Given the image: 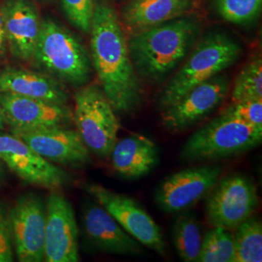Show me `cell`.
Returning a JSON list of instances; mask_svg holds the SVG:
<instances>
[{
    "mask_svg": "<svg viewBox=\"0 0 262 262\" xmlns=\"http://www.w3.org/2000/svg\"><path fill=\"white\" fill-rule=\"evenodd\" d=\"M200 33V20L187 15L133 32L127 46L138 77L161 82L184 61Z\"/></svg>",
    "mask_w": 262,
    "mask_h": 262,
    "instance_id": "obj_2",
    "label": "cell"
},
{
    "mask_svg": "<svg viewBox=\"0 0 262 262\" xmlns=\"http://www.w3.org/2000/svg\"><path fill=\"white\" fill-rule=\"evenodd\" d=\"M261 140L262 128L221 114L187 139L181 158L187 161L226 159L253 149Z\"/></svg>",
    "mask_w": 262,
    "mask_h": 262,
    "instance_id": "obj_5",
    "label": "cell"
},
{
    "mask_svg": "<svg viewBox=\"0 0 262 262\" xmlns=\"http://www.w3.org/2000/svg\"><path fill=\"white\" fill-rule=\"evenodd\" d=\"M7 40H6V33H5V28H4V21L2 13L0 10V60H2L6 54H7Z\"/></svg>",
    "mask_w": 262,
    "mask_h": 262,
    "instance_id": "obj_29",
    "label": "cell"
},
{
    "mask_svg": "<svg viewBox=\"0 0 262 262\" xmlns=\"http://www.w3.org/2000/svg\"><path fill=\"white\" fill-rule=\"evenodd\" d=\"M234 261L262 260V225L257 219L250 217L235 229Z\"/></svg>",
    "mask_w": 262,
    "mask_h": 262,
    "instance_id": "obj_22",
    "label": "cell"
},
{
    "mask_svg": "<svg viewBox=\"0 0 262 262\" xmlns=\"http://www.w3.org/2000/svg\"><path fill=\"white\" fill-rule=\"evenodd\" d=\"M108 158L119 176L137 179L149 174L158 165L159 150L146 136L132 134L116 141Z\"/></svg>",
    "mask_w": 262,
    "mask_h": 262,
    "instance_id": "obj_19",
    "label": "cell"
},
{
    "mask_svg": "<svg viewBox=\"0 0 262 262\" xmlns=\"http://www.w3.org/2000/svg\"><path fill=\"white\" fill-rule=\"evenodd\" d=\"M234 254V240L231 231L214 227L202 237L196 262H233Z\"/></svg>",
    "mask_w": 262,
    "mask_h": 262,
    "instance_id": "obj_23",
    "label": "cell"
},
{
    "mask_svg": "<svg viewBox=\"0 0 262 262\" xmlns=\"http://www.w3.org/2000/svg\"><path fill=\"white\" fill-rule=\"evenodd\" d=\"M195 0H129L122 10L123 24L133 32L188 15Z\"/></svg>",
    "mask_w": 262,
    "mask_h": 262,
    "instance_id": "obj_20",
    "label": "cell"
},
{
    "mask_svg": "<svg viewBox=\"0 0 262 262\" xmlns=\"http://www.w3.org/2000/svg\"><path fill=\"white\" fill-rule=\"evenodd\" d=\"M0 93L15 94L53 103L67 104L64 84L44 72L6 66L0 68Z\"/></svg>",
    "mask_w": 262,
    "mask_h": 262,
    "instance_id": "obj_18",
    "label": "cell"
},
{
    "mask_svg": "<svg viewBox=\"0 0 262 262\" xmlns=\"http://www.w3.org/2000/svg\"><path fill=\"white\" fill-rule=\"evenodd\" d=\"M83 224L86 238L101 252L123 255L142 253L140 243L100 205L89 203L84 206Z\"/></svg>",
    "mask_w": 262,
    "mask_h": 262,
    "instance_id": "obj_17",
    "label": "cell"
},
{
    "mask_svg": "<svg viewBox=\"0 0 262 262\" xmlns=\"http://www.w3.org/2000/svg\"><path fill=\"white\" fill-rule=\"evenodd\" d=\"M242 51L240 43L224 32H210L199 38L184 63L163 88L159 95V108L163 110L176 103L197 84L233 66Z\"/></svg>",
    "mask_w": 262,
    "mask_h": 262,
    "instance_id": "obj_3",
    "label": "cell"
},
{
    "mask_svg": "<svg viewBox=\"0 0 262 262\" xmlns=\"http://www.w3.org/2000/svg\"><path fill=\"white\" fill-rule=\"evenodd\" d=\"M0 107L11 129L34 130L69 126L73 122V112L67 104L0 93Z\"/></svg>",
    "mask_w": 262,
    "mask_h": 262,
    "instance_id": "obj_15",
    "label": "cell"
},
{
    "mask_svg": "<svg viewBox=\"0 0 262 262\" xmlns=\"http://www.w3.org/2000/svg\"><path fill=\"white\" fill-rule=\"evenodd\" d=\"M91 60L101 89L117 113L134 112L142 101L139 77L121 20L107 0H94Z\"/></svg>",
    "mask_w": 262,
    "mask_h": 262,
    "instance_id": "obj_1",
    "label": "cell"
},
{
    "mask_svg": "<svg viewBox=\"0 0 262 262\" xmlns=\"http://www.w3.org/2000/svg\"><path fill=\"white\" fill-rule=\"evenodd\" d=\"M45 1H51V0H45Z\"/></svg>",
    "mask_w": 262,
    "mask_h": 262,
    "instance_id": "obj_32",
    "label": "cell"
},
{
    "mask_svg": "<svg viewBox=\"0 0 262 262\" xmlns=\"http://www.w3.org/2000/svg\"><path fill=\"white\" fill-rule=\"evenodd\" d=\"M262 0H215V9L226 21L234 25L253 23L260 15Z\"/></svg>",
    "mask_w": 262,
    "mask_h": 262,
    "instance_id": "obj_25",
    "label": "cell"
},
{
    "mask_svg": "<svg viewBox=\"0 0 262 262\" xmlns=\"http://www.w3.org/2000/svg\"><path fill=\"white\" fill-rule=\"evenodd\" d=\"M84 189L136 241L166 256L167 247L160 227L136 200L98 184H86Z\"/></svg>",
    "mask_w": 262,
    "mask_h": 262,
    "instance_id": "obj_8",
    "label": "cell"
},
{
    "mask_svg": "<svg viewBox=\"0 0 262 262\" xmlns=\"http://www.w3.org/2000/svg\"><path fill=\"white\" fill-rule=\"evenodd\" d=\"M15 258L10 209L0 201V262H11Z\"/></svg>",
    "mask_w": 262,
    "mask_h": 262,
    "instance_id": "obj_28",
    "label": "cell"
},
{
    "mask_svg": "<svg viewBox=\"0 0 262 262\" xmlns=\"http://www.w3.org/2000/svg\"><path fill=\"white\" fill-rule=\"evenodd\" d=\"M31 60L42 72L63 84L81 88L93 74L91 56L83 43L56 19H41Z\"/></svg>",
    "mask_w": 262,
    "mask_h": 262,
    "instance_id": "obj_4",
    "label": "cell"
},
{
    "mask_svg": "<svg viewBox=\"0 0 262 262\" xmlns=\"http://www.w3.org/2000/svg\"><path fill=\"white\" fill-rule=\"evenodd\" d=\"M222 115L262 128V98L233 101L225 108Z\"/></svg>",
    "mask_w": 262,
    "mask_h": 262,
    "instance_id": "obj_27",
    "label": "cell"
},
{
    "mask_svg": "<svg viewBox=\"0 0 262 262\" xmlns=\"http://www.w3.org/2000/svg\"><path fill=\"white\" fill-rule=\"evenodd\" d=\"M11 133L54 164L82 167L91 162V151L77 130L70 129L68 126L34 130L11 129Z\"/></svg>",
    "mask_w": 262,
    "mask_h": 262,
    "instance_id": "obj_14",
    "label": "cell"
},
{
    "mask_svg": "<svg viewBox=\"0 0 262 262\" xmlns=\"http://www.w3.org/2000/svg\"><path fill=\"white\" fill-rule=\"evenodd\" d=\"M258 206L253 181L243 174L219 179L207 195L206 215L214 227L235 230L250 219Z\"/></svg>",
    "mask_w": 262,
    "mask_h": 262,
    "instance_id": "obj_7",
    "label": "cell"
},
{
    "mask_svg": "<svg viewBox=\"0 0 262 262\" xmlns=\"http://www.w3.org/2000/svg\"><path fill=\"white\" fill-rule=\"evenodd\" d=\"M11 55L30 61L41 27L36 5L31 0H4L0 6Z\"/></svg>",
    "mask_w": 262,
    "mask_h": 262,
    "instance_id": "obj_16",
    "label": "cell"
},
{
    "mask_svg": "<svg viewBox=\"0 0 262 262\" xmlns=\"http://www.w3.org/2000/svg\"><path fill=\"white\" fill-rule=\"evenodd\" d=\"M221 175L220 166H200L179 171L159 186L155 195L156 203L165 213L183 212L207 196Z\"/></svg>",
    "mask_w": 262,
    "mask_h": 262,
    "instance_id": "obj_13",
    "label": "cell"
},
{
    "mask_svg": "<svg viewBox=\"0 0 262 262\" xmlns=\"http://www.w3.org/2000/svg\"><path fill=\"white\" fill-rule=\"evenodd\" d=\"M232 101L262 98L261 58L256 56L244 67L235 80Z\"/></svg>",
    "mask_w": 262,
    "mask_h": 262,
    "instance_id": "obj_24",
    "label": "cell"
},
{
    "mask_svg": "<svg viewBox=\"0 0 262 262\" xmlns=\"http://www.w3.org/2000/svg\"><path fill=\"white\" fill-rule=\"evenodd\" d=\"M44 260L79 261V230L74 209L56 189L50 192L46 201Z\"/></svg>",
    "mask_w": 262,
    "mask_h": 262,
    "instance_id": "obj_12",
    "label": "cell"
},
{
    "mask_svg": "<svg viewBox=\"0 0 262 262\" xmlns=\"http://www.w3.org/2000/svg\"><path fill=\"white\" fill-rule=\"evenodd\" d=\"M61 7L69 23L89 34L94 16V0H60Z\"/></svg>",
    "mask_w": 262,
    "mask_h": 262,
    "instance_id": "obj_26",
    "label": "cell"
},
{
    "mask_svg": "<svg viewBox=\"0 0 262 262\" xmlns=\"http://www.w3.org/2000/svg\"><path fill=\"white\" fill-rule=\"evenodd\" d=\"M172 238L179 257L185 262H196L200 253L202 235L193 215H180L173 226Z\"/></svg>",
    "mask_w": 262,
    "mask_h": 262,
    "instance_id": "obj_21",
    "label": "cell"
},
{
    "mask_svg": "<svg viewBox=\"0 0 262 262\" xmlns=\"http://www.w3.org/2000/svg\"><path fill=\"white\" fill-rule=\"evenodd\" d=\"M229 91V78L223 74L197 84L176 103L162 110V125L170 131L186 130L214 112Z\"/></svg>",
    "mask_w": 262,
    "mask_h": 262,
    "instance_id": "obj_10",
    "label": "cell"
},
{
    "mask_svg": "<svg viewBox=\"0 0 262 262\" xmlns=\"http://www.w3.org/2000/svg\"><path fill=\"white\" fill-rule=\"evenodd\" d=\"M14 253L20 262L44 260L46 203L33 192L19 195L10 208Z\"/></svg>",
    "mask_w": 262,
    "mask_h": 262,
    "instance_id": "obj_9",
    "label": "cell"
},
{
    "mask_svg": "<svg viewBox=\"0 0 262 262\" xmlns=\"http://www.w3.org/2000/svg\"><path fill=\"white\" fill-rule=\"evenodd\" d=\"M73 122L89 150L108 159L118 140L120 122L101 88L89 84L79 88L74 95Z\"/></svg>",
    "mask_w": 262,
    "mask_h": 262,
    "instance_id": "obj_6",
    "label": "cell"
},
{
    "mask_svg": "<svg viewBox=\"0 0 262 262\" xmlns=\"http://www.w3.org/2000/svg\"><path fill=\"white\" fill-rule=\"evenodd\" d=\"M0 161L29 185L57 189L70 182L64 170L42 158L19 137L1 130Z\"/></svg>",
    "mask_w": 262,
    "mask_h": 262,
    "instance_id": "obj_11",
    "label": "cell"
},
{
    "mask_svg": "<svg viewBox=\"0 0 262 262\" xmlns=\"http://www.w3.org/2000/svg\"><path fill=\"white\" fill-rule=\"evenodd\" d=\"M3 179H4V168H3V163L0 161V186Z\"/></svg>",
    "mask_w": 262,
    "mask_h": 262,
    "instance_id": "obj_31",
    "label": "cell"
},
{
    "mask_svg": "<svg viewBox=\"0 0 262 262\" xmlns=\"http://www.w3.org/2000/svg\"><path fill=\"white\" fill-rule=\"evenodd\" d=\"M6 126H8L7 122H6V119H5L4 113H3L1 107H0V130H3Z\"/></svg>",
    "mask_w": 262,
    "mask_h": 262,
    "instance_id": "obj_30",
    "label": "cell"
}]
</instances>
